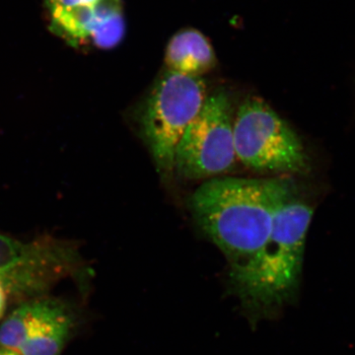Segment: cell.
<instances>
[{
	"label": "cell",
	"instance_id": "6da1fadb",
	"mask_svg": "<svg viewBox=\"0 0 355 355\" xmlns=\"http://www.w3.org/2000/svg\"><path fill=\"white\" fill-rule=\"evenodd\" d=\"M292 193L291 184L284 179L217 177L191 195L193 219L227 259L230 282L265 245L277 211Z\"/></svg>",
	"mask_w": 355,
	"mask_h": 355
},
{
	"label": "cell",
	"instance_id": "7a4b0ae2",
	"mask_svg": "<svg viewBox=\"0 0 355 355\" xmlns=\"http://www.w3.org/2000/svg\"><path fill=\"white\" fill-rule=\"evenodd\" d=\"M313 214V207L292 193L277 211L265 245L246 270L230 282L251 323L277 316L297 296Z\"/></svg>",
	"mask_w": 355,
	"mask_h": 355
},
{
	"label": "cell",
	"instance_id": "3957f363",
	"mask_svg": "<svg viewBox=\"0 0 355 355\" xmlns=\"http://www.w3.org/2000/svg\"><path fill=\"white\" fill-rule=\"evenodd\" d=\"M207 96L202 77L167 70L144 101L140 130L161 176L174 173L178 144Z\"/></svg>",
	"mask_w": 355,
	"mask_h": 355
},
{
	"label": "cell",
	"instance_id": "277c9868",
	"mask_svg": "<svg viewBox=\"0 0 355 355\" xmlns=\"http://www.w3.org/2000/svg\"><path fill=\"white\" fill-rule=\"evenodd\" d=\"M236 157L254 171L295 174L307 168L302 142L266 101L250 97L233 121Z\"/></svg>",
	"mask_w": 355,
	"mask_h": 355
},
{
	"label": "cell",
	"instance_id": "5b68a950",
	"mask_svg": "<svg viewBox=\"0 0 355 355\" xmlns=\"http://www.w3.org/2000/svg\"><path fill=\"white\" fill-rule=\"evenodd\" d=\"M232 105L224 90L207 96L175 153L174 172L186 180L221 177L236 160Z\"/></svg>",
	"mask_w": 355,
	"mask_h": 355
},
{
	"label": "cell",
	"instance_id": "8992f818",
	"mask_svg": "<svg viewBox=\"0 0 355 355\" xmlns=\"http://www.w3.org/2000/svg\"><path fill=\"white\" fill-rule=\"evenodd\" d=\"M49 29L78 50H110L123 41L121 0H43Z\"/></svg>",
	"mask_w": 355,
	"mask_h": 355
},
{
	"label": "cell",
	"instance_id": "52a82bcc",
	"mask_svg": "<svg viewBox=\"0 0 355 355\" xmlns=\"http://www.w3.org/2000/svg\"><path fill=\"white\" fill-rule=\"evenodd\" d=\"M76 326L64 301L40 296L21 302L0 326V345L20 355H60Z\"/></svg>",
	"mask_w": 355,
	"mask_h": 355
},
{
	"label": "cell",
	"instance_id": "ba28073f",
	"mask_svg": "<svg viewBox=\"0 0 355 355\" xmlns=\"http://www.w3.org/2000/svg\"><path fill=\"white\" fill-rule=\"evenodd\" d=\"M168 70L202 77L216 64V53L205 35L195 29L178 32L170 40L166 49Z\"/></svg>",
	"mask_w": 355,
	"mask_h": 355
},
{
	"label": "cell",
	"instance_id": "9c48e42d",
	"mask_svg": "<svg viewBox=\"0 0 355 355\" xmlns=\"http://www.w3.org/2000/svg\"><path fill=\"white\" fill-rule=\"evenodd\" d=\"M7 296L6 289L0 284V319L3 316L4 312H6Z\"/></svg>",
	"mask_w": 355,
	"mask_h": 355
},
{
	"label": "cell",
	"instance_id": "30bf717a",
	"mask_svg": "<svg viewBox=\"0 0 355 355\" xmlns=\"http://www.w3.org/2000/svg\"><path fill=\"white\" fill-rule=\"evenodd\" d=\"M0 355H20L15 350L7 349L6 347L0 345Z\"/></svg>",
	"mask_w": 355,
	"mask_h": 355
}]
</instances>
